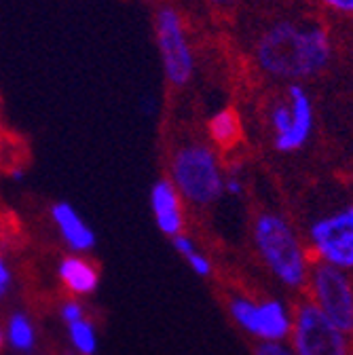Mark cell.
<instances>
[{
	"label": "cell",
	"mask_w": 353,
	"mask_h": 355,
	"mask_svg": "<svg viewBox=\"0 0 353 355\" xmlns=\"http://www.w3.org/2000/svg\"><path fill=\"white\" fill-rule=\"evenodd\" d=\"M254 60L260 72L271 78L300 83L328 68L332 60V38L320 24L279 19L258 36Z\"/></svg>",
	"instance_id": "obj_1"
},
{
	"label": "cell",
	"mask_w": 353,
	"mask_h": 355,
	"mask_svg": "<svg viewBox=\"0 0 353 355\" xmlns=\"http://www.w3.org/2000/svg\"><path fill=\"white\" fill-rule=\"evenodd\" d=\"M252 239L258 258L277 284L294 292L307 288L311 258L290 220L277 211L258 214L252 227Z\"/></svg>",
	"instance_id": "obj_2"
},
{
	"label": "cell",
	"mask_w": 353,
	"mask_h": 355,
	"mask_svg": "<svg viewBox=\"0 0 353 355\" xmlns=\"http://www.w3.org/2000/svg\"><path fill=\"white\" fill-rule=\"evenodd\" d=\"M171 184L182 199L197 207L212 205L225 193V175L212 146L189 142L171 157Z\"/></svg>",
	"instance_id": "obj_3"
},
{
	"label": "cell",
	"mask_w": 353,
	"mask_h": 355,
	"mask_svg": "<svg viewBox=\"0 0 353 355\" xmlns=\"http://www.w3.org/2000/svg\"><path fill=\"white\" fill-rule=\"evenodd\" d=\"M273 146L282 155H292L304 148L313 136L316 110L313 100L300 83H290L284 98L269 112Z\"/></svg>",
	"instance_id": "obj_4"
},
{
	"label": "cell",
	"mask_w": 353,
	"mask_h": 355,
	"mask_svg": "<svg viewBox=\"0 0 353 355\" xmlns=\"http://www.w3.org/2000/svg\"><path fill=\"white\" fill-rule=\"evenodd\" d=\"M155 40L165 80L175 89L189 87L195 76V53L184 30L182 15L173 5H161L157 9Z\"/></svg>",
	"instance_id": "obj_5"
},
{
	"label": "cell",
	"mask_w": 353,
	"mask_h": 355,
	"mask_svg": "<svg viewBox=\"0 0 353 355\" xmlns=\"http://www.w3.org/2000/svg\"><path fill=\"white\" fill-rule=\"evenodd\" d=\"M229 313L233 322L252 338L260 343H286L292 330V313L282 298H248V296H231Z\"/></svg>",
	"instance_id": "obj_6"
},
{
	"label": "cell",
	"mask_w": 353,
	"mask_h": 355,
	"mask_svg": "<svg viewBox=\"0 0 353 355\" xmlns=\"http://www.w3.org/2000/svg\"><path fill=\"white\" fill-rule=\"evenodd\" d=\"M347 336L311 300L296 304L288 338L296 355H349Z\"/></svg>",
	"instance_id": "obj_7"
},
{
	"label": "cell",
	"mask_w": 353,
	"mask_h": 355,
	"mask_svg": "<svg viewBox=\"0 0 353 355\" xmlns=\"http://www.w3.org/2000/svg\"><path fill=\"white\" fill-rule=\"evenodd\" d=\"M307 241L318 262L347 273L353 271V203L313 220L307 231Z\"/></svg>",
	"instance_id": "obj_8"
},
{
	"label": "cell",
	"mask_w": 353,
	"mask_h": 355,
	"mask_svg": "<svg viewBox=\"0 0 353 355\" xmlns=\"http://www.w3.org/2000/svg\"><path fill=\"white\" fill-rule=\"evenodd\" d=\"M307 290L311 300L322 313L345 334L353 332V284L347 271L336 266L316 262L309 273Z\"/></svg>",
	"instance_id": "obj_9"
},
{
	"label": "cell",
	"mask_w": 353,
	"mask_h": 355,
	"mask_svg": "<svg viewBox=\"0 0 353 355\" xmlns=\"http://www.w3.org/2000/svg\"><path fill=\"white\" fill-rule=\"evenodd\" d=\"M150 207L157 220V227L163 235L175 237L182 233L184 227V211H182V197L175 191L169 178H161L153 184L150 191Z\"/></svg>",
	"instance_id": "obj_10"
},
{
	"label": "cell",
	"mask_w": 353,
	"mask_h": 355,
	"mask_svg": "<svg viewBox=\"0 0 353 355\" xmlns=\"http://www.w3.org/2000/svg\"><path fill=\"white\" fill-rule=\"evenodd\" d=\"M51 216L55 220V225L64 237V241L74 250V252H87L96 245V235L94 231L89 229L83 222V218L76 214V209L66 203V201H60L51 207Z\"/></svg>",
	"instance_id": "obj_11"
},
{
	"label": "cell",
	"mask_w": 353,
	"mask_h": 355,
	"mask_svg": "<svg viewBox=\"0 0 353 355\" xmlns=\"http://www.w3.org/2000/svg\"><path fill=\"white\" fill-rule=\"evenodd\" d=\"M60 279L74 294H92L100 284L96 266L78 256H68L60 262Z\"/></svg>",
	"instance_id": "obj_12"
},
{
	"label": "cell",
	"mask_w": 353,
	"mask_h": 355,
	"mask_svg": "<svg viewBox=\"0 0 353 355\" xmlns=\"http://www.w3.org/2000/svg\"><path fill=\"white\" fill-rule=\"evenodd\" d=\"M207 133H209V140L216 148H220V150L235 148L241 140V119H239L237 110L223 108V110L214 112L207 123Z\"/></svg>",
	"instance_id": "obj_13"
},
{
	"label": "cell",
	"mask_w": 353,
	"mask_h": 355,
	"mask_svg": "<svg viewBox=\"0 0 353 355\" xmlns=\"http://www.w3.org/2000/svg\"><path fill=\"white\" fill-rule=\"evenodd\" d=\"M68 332H70V340L78 349V353H83V355H94L96 353V347H98L96 330L85 318L68 324Z\"/></svg>",
	"instance_id": "obj_14"
},
{
	"label": "cell",
	"mask_w": 353,
	"mask_h": 355,
	"mask_svg": "<svg viewBox=\"0 0 353 355\" xmlns=\"http://www.w3.org/2000/svg\"><path fill=\"white\" fill-rule=\"evenodd\" d=\"M9 340L17 351H30L36 343L34 328L24 313H13L9 322Z\"/></svg>",
	"instance_id": "obj_15"
},
{
	"label": "cell",
	"mask_w": 353,
	"mask_h": 355,
	"mask_svg": "<svg viewBox=\"0 0 353 355\" xmlns=\"http://www.w3.org/2000/svg\"><path fill=\"white\" fill-rule=\"evenodd\" d=\"M184 260L189 262V266L193 269L195 275H199V277H209L212 275V262L203 252H199V248L193 254H189Z\"/></svg>",
	"instance_id": "obj_16"
},
{
	"label": "cell",
	"mask_w": 353,
	"mask_h": 355,
	"mask_svg": "<svg viewBox=\"0 0 353 355\" xmlns=\"http://www.w3.org/2000/svg\"><path fill=\"white\" fill-rule=\"evenodd\" d=\"M318 3L334 15L353 17V0H318Z\"/></svg>",
	"instance_id": "obj_17"
},
{
	"label": "cell",
	"mask_w": 353,
	"mask_h": 355,
	"mask_svg": "<svg viewBox=\"0 0 353 355\" xmlns=\"http://www.w3.org/2000/svg\"><path fill=\"white\" fill-rule=\"evenodd\" d=\"M256 355H296L288 343H260Z\"/></svg>",
	"instance_id": "obj_18"
},
{
	"label": "cell",
	"mask_w": 353,
	"mask_h": 355,
	"mask_svg": "<svg viewBox=\"0 0 353 355\" xmlns=\"http://www.w3.org/2000/svg\"><path fill=\"white\" fill-rule=\"evenodd\" d=\"M80 318H85V313H83V306H80L76 300L64 302V306H62V320H64L66 324H72V322H76V320H80Z\"/></svg>",
	"instance_id": "obj_19"
},
{
	"label": "cell",
	"mask_w": 353,
	"mask_h": 355,
	"mask_svg": "<svg viewBox=\"0 0 353 355\" xmlns=\"http://www.w3.org/2000/svg\"><path fill=\"white\" fill-rule=\"evenodd\" d=\"M9 286H11V271H9L7 262L0 258V298L5 296V292L9 290Z\"/></svg>",
	"instance_id": "obj_20"
},
{
	"label": "cell",
	"mask_w": 353,
	"mask_h": 355,
	"mask_svg": "<svg viewBox=\"0 0 353 355\" xmlns=\"http://www.w3.org/2000/svg\"><path fill=\"white\" fill-rule=\"evenodd\" d=\"M241 191H243V184L237 180V178H225V193H229V195H241Z\"/></svg>",
	"instance_id": "obj_21"
},
{
	"label": "cell",
	"mask_w": 353,
	"mask_h": 355,
	"mask_svg": "<svg viewBox=\"0 0 353 355\" xmlns=\"http://www.w3.org/2000/svg\"><path fill=\"white\" fill-rule=\"evenodd\" d=\"M207 3H209L212 7H216V9H229V7L237 5L239 0H207Z\"/></svg>",
	"instance_id": "obj_22"
},
{
	"label": "cell",
	"mask_w": 353,
	"mask_h": 355,
	"mask_svg": "<svg viewBox=\"0 0 353 355\" xmlns=\"http://www.w3.org/2000/svg\"><path fill=\"white\" fill-rule=\"evenodd\" d=\"M0 347H3V332H0Z\"/></svg>",
	"instance_id": "obj_23"
}]
</instances>
